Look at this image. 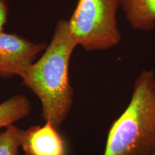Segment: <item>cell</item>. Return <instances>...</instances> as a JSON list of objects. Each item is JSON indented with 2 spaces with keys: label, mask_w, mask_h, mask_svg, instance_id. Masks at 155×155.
Here are the masks:
<instances>
[{
  "label": "cell",
  "mask_w": 155,
  "mask_h": 155,
  "mask_svg": "<svg viewBox=\"0 0 155 155\" xmlns=\"http://www.w3.org/2000/svg\"><path fill=\"white\" fill-rule=\"evenodd\" d=\"M77 46L68 20L60 19L43 54L20 76L23 85L40 101L45 121L58 129L73 106L74 91L70 82L69 66Z\"/></svg>",
  "instance_id": "1"
},
{
  "label": "cell",
  "mask_w": 155,
  "mask_h": 155,
  "mask_svg": "<svg viewBox=\"0 0 155 155\" xmlns=\"http://www.w3.org/2000/svg\"><path fill=\"white\" fill-rule=\"evenodd\" d=\"M155 152V72L144 70L130 101L108 130L104 155H153Z\"/></svg>",
  "instance_id": "2"
},
{
  "label": "cell",
  "mask_w": 155,
  "mask_h": 155,
  "mask_svg": "<svg viewBox=\"0 0 155 155\" xmlns=\"http://www.w3.org/2000/svg\"><path fill=\"white\" fill-rule=\"evenodd\" d=\"M121 0H78L68 20L71 36L86 52L105 51L120 44L117 12Z\"/></svg>",
  "instance_id": "3"
},
{
  "label": "cell",
  "mask_w": 155,
  "mask_h": 155,
  "mask_svg": "<svg viewBox=\"0 0 155 155\" xmlns=\"http://www.w3.org/2000/svg\"><path fill=\"white\" fill-rule=\"evenodd\" d=\"M47 45L35 43L17 34L0 32V76L20 77Z\"/></svg>",
  "instance_id": "4"
},
{
  "label": "cell",
  "mask_w": 155,
  "mask_h": 155,
  "mask_svg": "<svg viewBox=\"0 0 155 155\" xmlns=\"http://www.w3.org/2000/svg\"><path fill=\"white\" fill-rule=\"evenodd\" d=\"M20 147L25 155H65V146L58 129L50 122L21 130Z\"/></svg>",
  "instance_id": "5"
},
{
  "label": "cell",
  "mask_w": 155,
  "mask_h": 155,
  "mask_svg": "<svg viewBox=\"0 0 155 155\" xmlns=\"http://www.w3.org/2000/svg\"><path fill=\"white\" fill-rule=\"evenodd\" d=\"M121 7L134 30L150 32L155 28V0H121Z\"/></svg>",
  "instance_id": "6"
},
{
  "label": "cell",
  "mask_w": 155,
  "mask_h": 155,
  "mask_svg": "<svg viewBox=\"0 0 155 155\" xmlns=\"http://www.w3.org/2000/svg\"><path fill=\"white\" fill-rule=\"evenodd\" d=\"M30 101L24 95H15L0 104V129L13 124L30 114Z\"/></svg>",
  "instance_id": "7"
},
{
  "label": "cell",
  "mask_w": 155,
  "mask_h": 155,
  "mask_svg": "<svg viewBox=\"0 0 155 155\" xmlns=\"http://www.w3.org/2000/svg\"><path fill=\"white\" fill-rule=\"evenodd\" d=\"M20 134L21 129L14 124L7 127L0 133V155H18Z\"/></svg>",
  "instance_id": "8"
},
{
  "label": "cell",
  "mask_w": 155,
  "mask_h": 155,
  "mask_svg": "<svg viewBox=\"0 0 155 155\" xmlns=\"http://www.w3.org/2000/svg\"><path fill=\"white\" fill-rule=\"evenodd\" d=\"M9 15V7L7 0H0V32H3L7 24Z\"/></svg>",
  "instance_id": "9"
},
{
  "label": "cell",
  "mask_w": 155,
  "mask_h": 155,
  "mask_svg": "<svg viewBox=\"0 0 155 155\" xmlns=\"http://www.w3.org/2000/svg\"><path fill=\"white\" fill-rule=\"evenodd\" d=\"M153 155H155V152H154V154H153Z\"/></svg>",
  "instance_id": "10"
}]
</instances>
